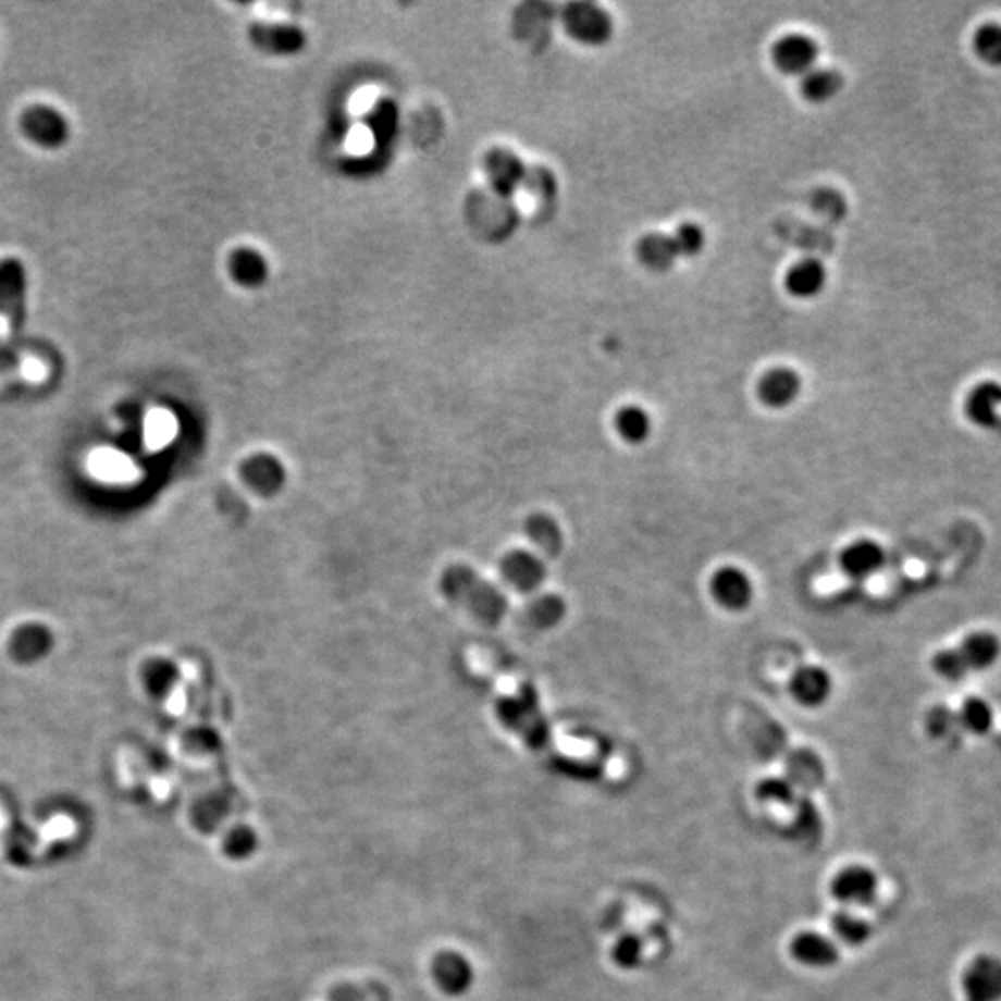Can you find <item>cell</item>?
<instances>
[{
	"instance_id": "6da1fadb",
	"label": "cell",
	"mask_w": 1001,
	"mask_h": 1001,
	"mask_svg": "<svg viewBox=\"0 0 1001 1001\" xmlns=\"http://www.w3.org/2000/svg\"><path fill=\"white\" fill-rule=\"evenodd\" d=\"M710 600L729 614H742L753 605L757 586L750 571L739 564H721L708 579Z\"/></svg>"
},
{
	"instance_id": "7a4b0ae2",
	"label": "cell",
	"mask_w": 1001,
	"mask_h": 1001,
	"mask_svg": "<svg viewBox=\"0 0 1001 1001\" xmlns=\"http://www.w3.org/2000/svg\"><path fill=\"white\" fill-rule=\"evenodd\" d=\"M26 292L28 279L25 263L20 258L0 260V313L7 318L13 334L25 326Z\"/></svg>"
},
{
	"instance_id": "3957f363",
	"label": "cell",
	"mask_w": 1001,
	"mask_h": 1001,
	"mask_svg": "<svg viewBox=\"0 0 1001 1001\" xmlns=\"http://www.w3.org/2000/svg\"><path fill=\"white\" fill-rule=\"evenodd\" d=\"M964 1001H1001V959L981 953L961 976Z\"/></svg>"
},
{
	"instance_id": "277c9868",
	"label": "cell",
	"mask_w": 1001,
	"mask_h": 1001,
	"mask_svg": "<svg viewBox=\"0 0 1001 1001\" xmlns=\"http://www.w3.org/2000/svg\"><path fill=\"white\" fill-rule=\"evenodd\" d=\"M564 25L571 36L584 45L607 44L613 36V17L603 8L590 2L570 4L564 13Z\"/></svg>"
},
{
	"instance_id": "5b68a950",
	"label": "cell",
	"mask_w": 1001,
	"mask_h": 1001,
	"mask_svg": "<svg viewBox=\"0 0 1001 1001\" xmlns=\"http://www.w3.org/2000/svg\"><path fill=\"white\" fill-rule=\"evenodd\" d=\"M790 697L795 705L803 708H820L831 700L832 676L820 664H803L798 670L792 671L787 682Z\"/></svg>"
},
{
	"instance_id": "8992f818",
	"label": "cell",
	"mask_w": 1001,
	"mask_h": 1001,
	"mask_svg": "<svg viewBox=\"0 0 1001 1001\" xmlns=\"http://www.w3.org/2000/svg\"><path fill=\"white\" fill-rule=\"evenodd\" d=\"M21 128L34 144L45 149H58L70 139V123L54 108L36 104L21 115Z\"/></svg>"
},
{
	"instance_id": "52a82bcc",
	"label": "cell",
	"mask_w": 1001,
	"mask_h": 1001,
	"mask_svg": "<svg viewBox=\"0 0 1001 1001\" xmlns=\"http://www.w3.org/2000/svg\"><path fill=\"white\" fill-rule=\"evenodd\" d=\"M887 563L885 547L874 539H855L840 551L839 568L850 581H868Z\"/></svg>"
},
{
	"instance_id": "ba28073f",
	"label": "cell",
	"mask_w": 1001,
	"mask_h": 1001,
	"mask_svg": "<svg viewBox=\"0 0 1001 1001\" xmlns=\"http://www.w3.org/2000/svg\"><path fill=\"white\" fill-rule=\"evenodd\" d=\"M877 876L866 866H848L832 879L831 892L842 905L864 907L877 895Z\"/></svg>"
},
{
	"instance_id": "9c48e42d",
	"label": "cell",
	"mask_w": 1001,
	"mask_h": 1001,
	"mask_svg": "<svg viewBox=\"0 0 1001 1001\" xmlns=\"http://www.w3.org/2000/svg\"><path fill=\"white\" fill-rule=\"evenodd\" d=\"M771 57L782 73L805 76L816 65L818 45L803 34H789L774 45Z\"/></svg>"
},
{
	"instance_id": "30bf717a",
	"label": "cell",
	"mask_w": 1001,
	"mask_h": 1001,
	"mask_svg": "<svg viewBox=\"0 0 1001 1001\" xmlns=\"http://www.w3.org/2000/svg\"><path fill=\"white\" fill-rule=\"evenodd\" d=\"M801 394V376L790 368H774L758 381V400L771 410L792 407Z\"/></svg>"
},
{
	"instance_id": "8fae6325",
	"label": "cell",
	"mask_w": 1001,
	"mask_h": 1001,
	"mask_svg": "<svg viewBox=\"0 0 1001 1001\" xmlns=\"http://www.w3.org/2000/svg\"><path fill=\"white\" fill-rule=\"evenodd\" d=\"M964 416L976 427L994 429L1001 420V382H977L964 399Z\"/></svg>"
},
{
	"instance_id": "7c38bea8",
	"label": "cell",
	"mask_w": 1001,
	"mask_h": 1001,
	"mask_svg": "<svg viewBox=\"0 0 1001 1001\" xmlns=\"http://www.w3.org/2000/svg\"><path fill=\"white\" fill-rule=\"evenodd\" d=\"M792 957L808 968H829L839 961V950L831 939L821 932H800L790 944Z\"/></svg>"
},
{
	"instance_id": "4fadbf2b",
	"label": "cell",
	"mask_w": 1001,
	"mask_h": 1001,
	"mask_svg": "<svg viewBox=\"0 0 1001 1001\" xmlns=\"http://www.w3.org/2000/svg\"><path fill=\"white\" fill-rule=\"evenodd\" d=\"M88 471L94 479L108 484H125L138 475L136 464L120 450L110 447L91 453V457L88 458Z\"/></svg>"
},
{
	"instance_id": "5bb4252c",
	"label": "cell",
	"mask_w": 1001,
	"mask_h": 1001,
	"mask_svg": "<svg viewBox=\"0 0 1001 1001\" xmlns=\"http://www.w3.org/2000/svg\"><path fill=\"white\" fill-rule=\"evenodd\" d=\"M968 673L987 670L1001 655L1000 640L992 632L977 631L968 634L957 647Z\"/></svg>"
},
{
	"instance_id": "9a60e30c",
	"label": "cell",
	"mask_w": 1001,
	"mask_h": 1001,
	"mask_svg": "<svg viewBox=\"0 0 1001 1001\" xmlns=\"http://www.w3.org/2000/svg\"><path fill=\"white\" fill-rule=\"evenodd\" d=\"M614 431L627 445H642L653 434L651 413L640 405H623L614 413Z\"/></svg>"
},
{
	"instance_id": "2e32d148",
	"label": "cell",
	"mask_w": 1001,
	"mask_h": 1001,
	"mask_svg": "<svg viewBox=\"0 0 1001 1001\" xmlns=\"http://www.w3.org/2000/svg\"><path fill=\"white\" fill-rule=\"evenodd\" d=\"M827 282V271L820 260L805 258L794 263L787 275V289L801 299L820 294Z\"/></svg>"
},
{
	"instance_id": "e0dca14e",
	"label": "cell",
	"mask_w": 1001,
	"mask_h": 1001,
	"mask_svg": "<svg viewBox=\"0 0 1001 1001\" xmlns=\"http://www.w3.org/2000/svg\"><path fill=\"white\" fill-rule=\"evenodd\" d=\"M637 252H639L640 262L653 271H668L679 258L671 236H666L660 232H653L640 239Z\"/></svg>"
},
{
	"instance_id": "ac0fdd59",
	"label": "cell",
	"mask_w": 1001,
	"mask_h": 1001,
	"mask_svg": "<svg viewBox=\"0 0 1001 1001\" xmlns=\"http://www.w3.org/2000/svg\"><path fill=\"white\" fill-rule=\"evenodd\" d=\"M842 76L839 71L827 67H814L801 78V91L813 102H826L842 89Z\"/></svg>"
},
{
	"instance_id": "d6986e66",
	"label": "cell",
	"mask_w": 1001,
	"mask_h": 1001,
	"mask_svg": "<svg viewBox=\"0 0 1001 1001\" xmlns=\"http://www.w3.org/2000/svg\"><path fill=\"white\" fill-rule=\"evenodd\" d=\"M972 50L979 62L1001 67V23H983L972 36Z\"/></svg>"
},
{
	"instance_id": "ffe728a7",
	"label": "cell",
	"mask_w": 1001,
	"mask_h": 1001,
	"mask_svg": "<svg viewBox=\"0 0 1001 1001\" xmlns=\"http://www.w3.org/2000/svg\"><path fill=\"white\" fill-rule=\"evenodd\" d=\"M831 926L835 935L845 944L861 946L870 939V924L850 911H839L835 914Z\"/></svg>"
},
{
	"instance_id": "44dd1931",
	"label": "cell",
	"mask_w": 1001,
	"mask_h": 1001,
	"mask_svg": "<svg viewBox=\"0 0 1001 1001\" xmlns=\"http://www.w3.org/2000/svg\"><path fill=\"white\" fill-rule=\"evenodd\" d=\"M959 721L972 734H985L992 727L994 713L989 703L981 697H968L959 710Z\"/></svg>"
},
{
	"instance_id": "7402d4cb",
	"label": "cell",
	"mask_w": 1001,
	"mask_h": 1001,
	"mask_svg": "<svg viewBox=\"0 0 1001 1001\" xmlns=\"http://www.w3.org/2000/svg\"><path fill=\"white\" fill-rule=\"evenodd\" d=\"M544 566L539 558L532 555H516L510 563V576L512 581L521 589H536L540 582L544 581Z\"/></svg>"
},
{
	"instance_id": "603a6c76",
	"label": "cell",
	"mask_w": 1001,
	"mask_h": 1001,
	"mask_svg": "<svg viewBox=\"0 0 1001 1001\" xmlns=\"http://www.w3.org/2000/svg\"><path fill=\"white\" fill-rule=\"evenodd\" d=\"M671 239H673L679 257H697L705 247V232L694 223H684L679 226Z\"/></svg>"
},
{
	"instance_id": "cb8c5ba5",
	"label": "cell",
	"mask_w": 1001,
	"mask_h": 1001,
	"mask_svg": "<svg viewBox=\"0 0 1001 1001\" xmlns=\"http://www.w3.org/2000/svg\"><path fill=\"white\" fill-rule=\"evenodd\" d=\"M931 666L932 670L937 671L940 677L948 679V681H959V679H963L964 676H968V670H966V666H964L963 658L959 655L957 647L935 653Z\"/></svg>"
},
{
	"instance_id": "d4e9b609",
	"label": "cell",
	"mask_w": 1001,
	"mask_h": 1001,
	"mask_svg": "<svg viewBox=\"0 0 1001 1001\" xmlns=\"http://www.w3.org/2000/svg\"><path fill=\"white\" fill-rule=\"evenodd\" d=\"M175 434V421L170 413H152L149 423H147V444L150 447H162L170 442L171 436Z\"/></svg>"
},
{
	"instance_id": "484cf974",
	"label": "cell",
	"mask_w": 1001,
	"mask_h": 1001,
	"mask_svg": "<svg viewBox=\"0 0 1001 1001\" xmlns=\"http://www.w3.org/2000/svg\"><path fill=\"white\" fill-rule=\"evenodd\" d=\"M640 957H642V944H640L639 939L634 937H626L621 939L616 948H614V961L620 964L621 968H632L639 964Z\"/></svg>"
},
{
	"instance_id": "4316f807",
	"label": "cell",
	"mask_w": 1001,
	"mask_h": 1001,
	"mask_svg": "<svg viewBox=\"0 0 1001 1001\" xmlns=\"http://www.w3.org/2000/svg\"><path fill=\"white\" fill-rule=\"evenodd\" d=\"M373 134H371L370 128L366 126H355L350 128L349 134H347V139H345V149L349 150L350 155H357V157H363L368 155L371 149H373Z\"/></svg>"
},
{
	"instance_id": "83f0119b",
	"label": "cell",
	"mask_w": 1001,
	"mask_h": 1001,
	"mask_svg": "<svg viewBox=\"0 0 1001 1001\" xmlns=\"http://www.w3.org/2000/svg\"><path fill=\"white\" fill-rule=\"evenodd\" d=\"M792 787L789 782L781 781V779H768L764 781L761 787H758V795L763 800H774V801H790L792 800Z\"/></svg>"
},
{
	"instance_id": "f1b7e54d",
	"label": "cell",
	"mask_w": 1001,
	"mask_h": 1001,
	"mask_svg": "<svg viewBox=\"0 0 1001 1001\" xmlns=\"http://www.w3.org/2000/svg\"><path fill=\"white\" fill-rule=\"evenodd\" d=\"M376 99H379V91L375 88L358 89L357 94L350 97V112L358 113V115L370 112L371 108L375 107Z\"/></svg>"
},
{
	"instance_id": "f546056e",
	"label": "cell",
	"mask_w": 1001,
	"mask_h": 1001,
	"mask_svg": "<svg viewBox=\"0 0 1001 1001\" xmlns=\"http://www.w3.org/2000/svg\"><path fill=\"white\" fill-rule=\"evenodd\" d=\"M950 727V713L948 710H932L931 718H929V729H931L935 734H940V732L946 731Z\"/></svg>"
}]
</instances>
